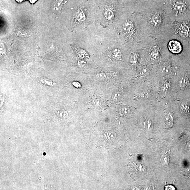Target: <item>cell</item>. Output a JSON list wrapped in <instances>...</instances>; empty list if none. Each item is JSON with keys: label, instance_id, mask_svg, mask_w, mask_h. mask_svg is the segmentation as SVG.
Instances as JSON below:
<instances>
[{"label": "cell", "instance_id": "obj_1", "mask_svg": "<svg viewBox=\"0 0 190 190\" xmlns=\"http://www.w3.org/2000/svg\"><path fill=\"white\" fill-rule=\"evenodd\" d=\"M137 14L141 29L147 37L159 40L172 28V21L162 7Z\"/></svg>", "mask_w": 190, "mask_h": 190}, {"label": "cell", "instance_id": "obj_2", "mask_svg": "<svg viewBox=\"0 0 190 190\" xmlns=\"http://www.w3.org/2000/svg\"><path fill=\"white\" fill-rule=\"evenodd\" d=\"M120 32L124 43L142 49L149 40L140 26L137 13L126 15L120 26Z\"/></svg>", "mask_w": 190, "mask_h": 190}, {"label": "cell", "instance_id": "obj_3", "mask_svg": "<svg viewBox=\"0 0 190 190\" xmlns=\"http://www.w3.org/2000/svg\"><path fill=\"white\" fill-rule=\"evenodd\" d=\"M110 55L114 59L120 61L122 60L123 54L121 50L119 48H115L112 50Z\"/></svg>", "mask_w": 190, "mask_h": 190}, {"label": "cell", "instance_id": "obj_4", "mask_svg": "<svg viewBox=\"0 0 190 190\" xmlns=\"http://www.w3.org/2000/svg\"><path fill=\"white\" fill-rule=\"evenodd\" d=\"M165 120L166 125L169 127H171L173 126L174 122V117L172 113L167 112L165 113Z\"/></svg>", "mask_w": 190, "mask_h": 190}, {"label": "cell", "instance_id": "obj_5", "mask_svg": "<svg viewBox=\"0 0 190 190\" xmlns=\"http://www.w3.org/2000/svg\"><path fill=\"white\" fill-rule=\"evenodd\" d=\"M189 84V79L186 76L182 77L178 81V86L181 89L186 88Z\"/></svg>", "mask_w": 190, "mask_h": 190}, {"label": "cell", "instance_id": "obj_6", "mask_svg": "<svg viewBox=\"0 0 190 190\" xmlns=\"http://www.w3.org/2000/svg\"><path fill=\"white\" fill-rule=\"evenodd\" d=\"M139 59V53L136 52L133 53L130 57L129 61L132 65L135 66L137 64Z\"/></svg>", "mask_w": 190, "mask_h": 190}, {"label": "cell", "instance_id": "obj_7", "mask_svg": "<svg viewBox=\"0 0 190 190\" xmlns=\"http://www.w3.org/2000/svg\"><path fill=\"white\" fill-rule=\"evenodd\" d=\"M171 84L169 80H165L162 82L161 86L162 90L163 92H167L170 90Z\"/></svg>", "mask_w": 190, "mask_h": 190}, {"label": "cell", "instance_id": "obj_8", "mask_svg": "<svg viewBox=\"0 0 190 190\" xmlns=\"http://www.w3.org/2000/svg\"><path fill=\"white\" fill-rule=\"evenodd\" d=\"M105 17L108 21H112L114 18V14L111 10L106 9L104 12Z\"/></svg>", "mask_w": 190, "mask_h": 190}, {"label": "cell", "instance_id": "obj_9", "mask_svg": "<svg viewBox=\"0 0 190 190\" xmlns=\"http://www.w3.org/2000/svg\"><path fill=\"white\" fill-rule=\"evenodd\" d=\"M160 161L163 165H168L169 162V158L168 154L166 152L163 153L160 158Z\"/></svg>", "mask_w": 190, "mask_h": 190}, {"label": "cell", "instance_id": "obj_10", "mask_svg": "<svg viewBox=\"0 0 190 190\" xmlns=\"http://www.w3.org/2000/svg\"><path fill=\"white\" fill-rule=\"evenodd\" d=\"M181 109L184 113H188L190 111V106L188 103L183 102L181 105Z\"/></svg>", "mask_w": 190, "mask_h": 190}, {"label": "cell", "instance_id": "obj_11", "mask_svg": "<svg viewBox=\"0 0 190 190\" xmlns=\"http://www.w3.org/2000/svg\"><path fill=\"white\" fill-rule=\"evenodd\" d=\"M130 109L128 107L123 106L120 108L119 110V114L122 116L128 115L129 114Z\"/></svg>", "mask_w": 190, "mask_h": 190}, {"label": "cell", "instance_id": "obj_12", "mask_svg": "<svg viewBox=\"0 0 190 190\" xmlns=\"http://www.w3.org/2000/svg\"><path fill=\"white\" fill-rule=\"evenodd\" d=\"M77 53L79 57L81 58H87L89 59L90 60L91 59L89 57V55L88 53L84 50L81 49H78L77 50Z\"/></svg>", "mask_w": 190, "mask_h": 190}, {"label": "cell", "instance_id": "obj_13", "mask_svg": "<svg viewBox=\"0 0 190 190\" xmlns=\"http://www.w3.org/2000/svg\"><path fill=\"white\" fill-rule=\"evenodd\" d=\"M96 77L99 80H104L108 79L109 77V74L106 72H100L97 74Z\"/></svg>", "mask_w": 190, "mask_h": 190}, {"label": "cell", "instance_id": "obj_14", "mask_svg": "<svg viewBox=\"0 0 190 190\" xmlns=\"http://www.w3.org/2000/svg\"><path fill=\"white\" fill-rule=\"evenodd\" d=\"M122 94L120 91L114 92L112 96V99L114 102H117L121 98Z\"/></svg>", "mask_w": 190, "mask_h": 190}, {"label": "cell", "instance_id": "obj_15", "mask_svg": "<svg viewBox=\"0 0 190 190\" xmlns=\"http://www.w3.org/2000/svg\"><path fill=\"white\" fill-rule=\"evenodd\" d=\"M40 81L43 84L50 87H52L55 85V83H54L53 81L50 79L43 78L41 79Z\"/></svg>", "mask_w": 190, "mask_h": 190}, {"label": "cell", "instance_id": "obj_16", "mask_svg": "<svg viewBox=\"0 0 190 190\" xmlns=\"http://www.w3.org/2000/svg\"><path fill=\"white\" fill-rule=\"evenodd\" d=\"M62 0H57L54 7V11L55 12H58L61 9Z\"/></svg>", "mask_w": 190, "mask_h": 190}, {"label": "cell", "instance_id": "obj_17", "mask_svg": "<svg viewBox=\"0 0 190 190\" xmlns=\"http://www.w3.org/2000/svg\"><path fill=\"white\" fill-rule=\"evenodd\" d=\"M149 70L147 65H143L140 68V72H139V75L140 76H144L147 75L148 73Z\"/></svg>", "mask_w": 190, "mask_h": 190}, {"label": "cell", "instance_id": "obj_18", "mask_svg": "<svg viewBox=\"0 0 190 190\" xmlns=\"http://www.w3.org/2000/svg\"><path fill=\"white\" fill-rule=\"evenodd\" d=\"M82 11H80L77 13L76 16V19L78 22H80L83 21L85 18V14Z\"/></svg>", "mask_w": 190, "mask_h": 190}, {"label": "cell", "instance_id": "obj_19", "mask_svg": "<svg viewBox=\"0 0 190 190\" xmlns=\"http://www.w3.org/2000/svg\"><path fill=\"white\" fill-rule=\"evenodd\" d=\"M150 96V93L148 91L144 90L141 92L139 94V97L142 99H147Z\"/></svg>", "mask_w": 190, "mask_h": 190}, {"label": "cell", "instance_id": "obj_20", "mask_svg": "<svg viewBox=\"0 0 190 190\" xmlns=\"http://www.w3.org/2000/svg\"><path fill=\"white\" fill-rule=\"evenodd\" d=\"M60 116L63 118H66L68 116V113L65 110H61L59 112Z\"/></svg>", "mask_w": 190, "mask_h": 190}, {"label": "cell", "instance_id": "obj_21", "mask_svg": "<svg viewBox=\"0 0 190 190\" xmlns=\"http://www.w3.org/2000/svg\"><path fill=\"white\" fill-rule=\"evenodd\" d=\"M151 125V122L149 120H147L144 122V125L146 129H149Z\"/></svg>", "mask_w": 190, "mask_h": 190}, {"label": "cell", "instance_id": "obj_22", "mask_svg": "<svg viewBox=\"0 0 190 190\" xmlns=\"http://www.w3.org/2000/svg\"><path fill=\"white\" fill-rule=\"evenodd\" d=\"M72 85L75 87L77 88H80L81 87V84L79 82L77 81H74L72 83Z\"/></svg>", "mask_w": 190, "mask_h": 190}, {"label": "cell", "instance_id": "obj_23", "mask_svg": "<svg viewBox=\"0 0 190 190\" xmlns=\"http://www.w3.org/2000/svg\"><path fill=\"white\" fill-rule=\"evenodd\" d=\"M165 190H175L174 186L171 185L166 186L165 187Z\"/></svg>", "mask_w": 190, "mask_h": 190}, {"label": "cell", "instance_id": "obj_24", "mask_svg": "<svg viewBox=\"0 0 190 190\" xmlns=\"http://www.w3.org/2000/svg\"><path fill=\"white\" fill-rule=\"evenodd\" d=\"M27 1H29V2L30 3V4H33L35 3L38 0H27Z\"/></svg>", "mask_w": 190, "mask_h": 190}, {"label": "cell", "instance_id": "obj_25", "mask_svg": "<svg viewBox=\"0 0 190 190\" xmlns=\"http://www.w3.org/2000/svg\"><path fill=\"white\" fill-rule=\"evenodd\" d=\"M15 1L17 3H21L25 1H27V0H15Z\"/></svg>", "mask_w": 190, "mask_h": 190}, {"label": "cell", "instance_id": "obj_26", "mask_svg": "<svg viewBox=\"0 0 190 190\" xmlns=\"http://www.w3.org/2000/svg\"><path fill=\"white\" fill-rule=\"evenodd\" d=\"M187 147L189 150H190V142H188L187 144Z\"/></svg>", "mask_w": 190, "mask_h": 190}]
</instances>
